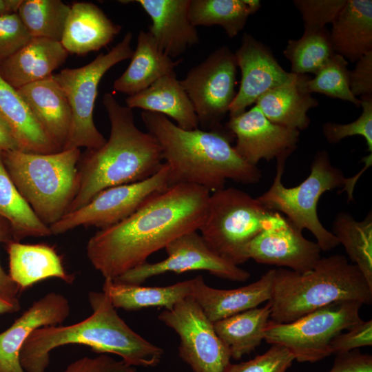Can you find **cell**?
I'll list each match as a JSON object with an SVG mask.
<instances>
[{
	"mask_svg": "<svg viewBox=\"0 0 372 372\" xmlns=\"http://www.w3.org/2000/svg\"><path fill=\"white\" fill-rule=\"evenodd\" d=\"M210 194L193 184L174 185L154 194L130 216L90 238L89 260L112 280L143 264L177 237L199 229Z\"/></svg>",
	"mask_w": 372,
	"mask_h": 372,
	"instance_id": "6da1fadb",
	"label": "cell"
},
{
	"mask_svg": "<svg viewBox=\"0 0 372 372\" xmlns=\"http://www.w3.org/2000/svg\"><path fill=\"white\" fill-rule=\"evenodd\" d=\"M141 116L161 147L169 169V186L193 184L214 192L224 188L227 180L243 184L260 181L261 171L236 153L231 144L234 136L226 127L188 130L158 113L143 111Z\"/></svg>",
	"mask_w": 372,
	"mask_h": 372,
	"instance_id": "7a4b0ae2",
	"label": "cell"
},
{
	"mask_svg": "<svg viewBox=\"0 0 372 372\" xmlns=\"http://www.w3.org/2000/svg\"><path fill=\"white\" fill-rule=\"evenodd\" d=\"M92 313L70 325L35 329L23 343L19 360L25 372H45L50 352L66 344H83L99 353H112L133 366L155 367L164 351L132 330L118 316L103 291H90Z\"/></svg>",
	"mask_w": 372,
	"mask_h": 372,
	"instance_id": "3957f363",
	"label": "cell"
},
{
	"mask_svg": "<svg viewBox=\"0 0 372 372\" xmlns=\"http://www.w3.org/2000/svg\"><path fill=\"white\" fill-rule=\"evenodd\" d=\"M102 101L110 122V137L100 148L81 154L79 189L67 214L83 207L105 189L147 179L163 164L158 141L136 127L132 110L120 104L110 92Z\"/></svg>",
	"mask_w": 372,
	"mask_h": 372,
	"instance_id": "277c9868",
	"label": "cell"
},
{
	"mask_svg": "<svg viewBox=\"0 0 372 372\" xmlns=\"http://www.w3.org/2000/svg\"><path fill=\"white\" fill-rule=\"evenodd\" d=\"M372 302V287L360 269L340 254L320 258L313 268L300 273L275 269L269 302L271 320L289 323L339 301Z\"/></svg>",
	"mask_w": 372,
	"mask_h": 372,
	"instance_id": "5b68a950",
	"label": "cell"
},
{
	"mask_svg": "<svg viewBox=\"0 0 372 372\" xmlns=\"http://www.w3.org/2000/svg\"><path fill=\"white\" fill-rule=\"evenodd\" d=\"M81 154L77 148L52 154L2 152L6 169L19 192L49 227L68 213L76 196Z\"/></svg>",
	"mask_w": 372,
	"mask_h": 372,
	"instance_id": "8992f818",
	"label": "cell"
},
{
	"mask_svg": "<svg viewBox=\"0 0 372 372\" xmlns=\"http://www.w3.org/2000/svg\"><path fill=\"white\" fill-rule=\"evenodd\" d=\"M285 221V216L267 209L256 198L239 189L224 187L210 194L198 230L214 253L239 266L249 260L248 247L258 234Z\"/></svg>",
	"mask_w": 372,
	"mask_h": 372,
	"instance_id": "52a82bcc",
	"label": "cell"
},
{
	"mask_svg": "<svg viewBox=\"0 0 372 372\" xmlns=\"http://www.w3.org/2000/svg\"><path fill=\"white\" fill-rule=\"evenodd\" d=\"M288 157L276 159V172L271 187L256 198L267 209L285 214L299 229L310 231L322 251L331 250L340 244L320 221L317 205L324 193L344 186L346 178L340 169L332 165L327 152L322 150L314 155L307 178L296 187H286L282 177Z\"/></svg>",
	"mask_w": 372,
	"mask_h": 372,
	"instance_id": "ba28073f",
	"label": "cell"
},
{
	"mask_svg": "<svg viewBox=\"0 0 372 372\" xmlns=\"http://www.w3.org/2000/svg\"><path fill=\"white\" fill-rule=\"evenodd\" d=\"M133 34L127 32L122 40L106 54L78 68H65L53 76L64 92L72 111V122L63 150L96 149L106 142L93 120L98 87L104 74L114 65L130 59ZM62 150V151H63Z\"/></svg>",
	"mask_w": 372,
	"mask_h": 372,
	"instance_id": "9c48e42d",
	"label": "cell"
},
{
	"mask_svg": "<svg viewBox=\"0 0 372 372\" xmlns=\"http://www.w3.org/2000/svg\"><path fill=\"white\" fill-rule=\"evenodd\" d=\"M357 301H339L289 323L269 320L265 340L287 349L299 362H316L330 355L331 343L338 334L362 319Z\"/></svg>",
	"mask_w": 372,
	"mask_h": 372,
	"instance_id": "30bf717a",
	"label": "cell"
},
{
	"mask_svg": "<svg viewBox=\"0 0 372 372\" xmlns=\"http://www.w3.org/2000/svg\"><path fill=\"white\" fill-rule=\"evenodd\" d=\"M237 68L234 52L224 45L192 68L180 81L203 130L225 127L222 121L236 94Z\"/></svg>",
	"mask_w": 372,
	"mask_h": 372,
	"instance_id": "8fae6325",
	"label": "cell"
},
{
	"mask_svg": "<svg viewBox=\"0 0 372 372\" xmlns=\"http://www.w3.org/2000/svg\"><path fill=\"white\" fill-rule=\"evenodd\" d=\"M158 319L178 335V355L193 372H223L230 362L227 347L193 296L164 309Z\"/></svg>",
	"mask_w": 372,
	"mask_h": 372,
	"instance_id": "7c38bea8",
	"label": "cell"
},
{
	"mask_svg": "<svg viewBox=\"0 0 372 372\" xmlns=\"http://www.w3.org/2000/svg\"><path fill=\"white\" fill-rule=\"evenodd\" d=\"M169 169L163 163L158 172L146 180L105 189L83 207L66 214L50 226L52 235L80 226L104 229L134 213L147 198L169 187Z\"/></svg>",
	"mask_w": 372,
	"mask_h": 372,
	"instance_id": "4fadbf2b",
	"label": "cell"
},
{
	"mask_svg": "<svg viewBox=\"0 0 372 372\" xmlns=\"http://www.w3.org/2000/svg\"><path fill=\"white\" fill-rule=\"evenodd\" d=\"M167 257L157 262H145L112 280L114 282L142 285L147 279L168 272L206 271L233 282H245L251 276L247 270L234 265L214 253L197 231L185 233L166 245Z\"/></svg>",
	"mask_w": 372,
	"mask_h": 372,
	"instance_id": "5bb4252c",
	"label": "cell"
},
{
	"mask_svg": "<svg viewBox=\"0 0 372 372\" xmlns=\"http://www.w3.org/2000/svg\"><path fill=\"white\" fill-rule=\"evenodd\" d=\"M225 125L236 138V153L254 166L261 160L289 156L298 147L300 132L271 122L256 105L229 117Z\"/></svg>",
	"mask_w": 372,
	"mask_h": 372,
	"instance_id": "9a60e30c",
	"label": "cell"
},
{
	"mask_svg": "<svg viewBox=\"0 0 372 372\" xmlns=\"http://www.w3.org/2000/svg\"><path fill=\"white\" fill-rule=\"evenodd\" d=\"M234 55L241 79L229 107V117L243 113L263 94L286 83L294 75L283 69L269 47L248 33L243 34Z\"/></svg>",
	"mask_w": 372,
	"mask_h": 372,
	"instance_id": "2e32d148",
	"label": "cell"
},
{
	"mask_svg": "<svg viewBox=\"0 0 372 372\" xmlns=\"http://www.w3.org/2000/svg\"><path fill=\"white\" fill-rule=\"evenodd\" d=\"M321 251L316 242L304 237L302 230L286 218L284 224L264 229L251 240L248 256L258 263L303 273L313 268Z\"/></svg>",
	"mask_w": 372,
	"mask_h": 372,
	"instance_id": "e0dca14e",
	"label": "cell"
},
{
	"mask_svg": "<svg viewBox=\"0 0 372 372\" xmlns=\"http://www.w3.org/2000/svg\"><path fill=\"white\" fill-rule=\"evenodd\" d=\"M70 313L68 300L50 292L34 302L12 324L0 333V372H25L20 363L21 349L35 329L61 324Z\"/></svg>",
	"mask_w": 372,
	"mask_h": 372,
	"instance_id": "ac0fdd59",
	"label": "cell"
},
{
	"mask_svg": "<svg viewBox=\"0 0 372 372\" xmlns=\"http://www.w3.org/2000/svg\"><path fill=\"white\" fill-rule=\"evenodd\" d=\"M141 5L151 19L149 32L157 47L172 59L199 43V35L189 18L190 0L130 1Z\"/></svg>",
	"mask_w": 372,
	"mask_h": 372,
	"instance_id": "d6986e66",
	"label": "cell"
},
{
	"mask_svg": "<svg viewBox=\"0 0 372 372\" xmlns=\"http://www.w3.org/2000/svg\"><path fill=\"white\" fill-rule=\"evenodd\" d=\"M274 274L275 269H270L256 282L234 289L211 287L202 276H198L193 278L192 296L208 319L214 322L269 301Z\"/></svg>",
	"mask_w": 372,
	"mask_h": 372,
	"instance_id": "ffe728a7",
	"label": "cell"
},
{
	"mask_svg": "<svg viewBox=\"0 0 372 372\" xmlns=\"http://www.w3.org/2000/svg\"><path fill=\"white\" fill-rule=\"evenodd\" d=\"M68 52L61 42L34 38L0 64V76L19 89L45 79L65 61Z\"/></svg>",
	"mask_w": 372,
	"mask_h": 372,
	"instance_id": "44dd1931",
	"label": "cell"
},
{
	"mask_svg": "<svg viewBox=\"0 0 372 372\" xmlns=\"http://www.w3.org/2000/svg\"><path fill=\"white\" fill-rule=\"evenodd\" d=\"M121 30V26L96 5L75 2L70 6L61 43L68 54L83 55L106 46Z\"/></svg>",
	"mask_w": 372,
	"mask_h": 372,
	"instance_id": "7402d4cb",
	"label": "cell"
},
{
	"mask_svg": "<svg viewBox=\"0 0 372 372\" xmlns=\"http://www.w3.org/2000/svg\"><path fill=\"white\" fill-rule=\"evenodd\" d=\"M307 74H295L286 83L263 94L256 102L271 122L298 131L310 124L308 111L318 105L307 87Z\"/></svg>",
	"mask_w": 372,
	"mask_h": 372,
	"instance_id": "603a6c76",
	"label": "cell"
},
{
	"mask_svg": "<svg viewBox=\"0 0 372 372\" xmlns=\"http://www.w3.org/2000/svg\"><path fill=\"white\" fill-rule=\"evenodd\" d=\"M17 90L46 133L62 151L70 129L72 111L53 74Z\"/></svg>",
	"mask_w": 372,
	"mask_h": 372,
	"instance_id": "cb8c5ba5",
	"label": "cell"
},
{
	"mask_svg": "<svg viewBox=\"0 0 372 372\" xmlns=\"http://www.w3.org/2000/svg\"><path fill=\"white\" fill-rule=\"evenodd\" d=\"M130 109L140 108L170 117L184 130L197 129L199 125L192 103L173 71L145 90L126 99Z\"/></svg>",
	"mask_w": 372,
	"mask_h": 372,
	"instance_id": "d4e9b609",
	"label": "cell"
},
{
	"mask_svg": "<svg viewBox=\"0 0 372 372\" xmlns=\"http://www.w3.org/2000/svg\"><path fill=\"white\" fill-rule=\"evenodd\" d=\"M9 276L21 289L48 278H57L68 284L74 275L66 272L55 249L43 244L28 245L12 240L7 243Z\"/></svg>",
	"mask_w": 372,
	"mask_h": 372,
	"instance_id": "484cf974",
	"label": "cell"
},
{
	"mask_svg": "<svg viewBox=\"0 0 372 372\" xmlns=\"http://www.w3.org/2000/svg\"><path fill=\"white\" fill-rule=\"evenodd\" d=\"M334 51L354 63L372 51V1L347 0L330 32Z\"/></svg>",
	"mask_w": 372,
	"mask_h": 372,
	"instance_id": "4316f807",
	"label": "cell"
},
{
	"mask_svg": "<svg viewBox=\"0 0 372 372\" xmlns=\"http://www.w3.org/2000/svg\"><path fill=\"white\" fill-rule=\"evenodd\" d=\"M125 72L115 80L113 88L129 96L141 92L162 76L174 71L181 62L174 61L157 47L149 32L140 31L136 48Z\"/></svg>",
	"mask_w": 372,
	"mask_h": 372,
	"instance_id": "83f0119b",
	"label": "cell"
},
{
	"mask_svg": "<svg viewBox=\"0 0 372 372\" xmlns=\"http://www.w3.org/2000/svg\"><path fill=\"white\" fill-rule=\"evenodd\" d=\"M0 114L12 127L21 151L34 154L61 151L37 121L17 89L1 76Z\"/></svg>",
	"mask_w": 372,
	"mask_h": 372,
	"instance_id": "f1b7e54d",
	"label": "cell"
},
{
	"mask_svg": "<svg viewBox=\"0 0 372 372\" xmlns=\"http://www.w3.org/2000/svg\"><path fill=\"white\" fill-rule=\"evenodd\" d=\"M193 278L165 287H144L114 282L105 278L103 291L116 309L137 311L149 307L170 310L189 296H192Z\"/></svg>",
	"mask_w": 372,
	"mask_h": 372,
	"instance_id": "f546056e",
	"label": "cell"
},
{
	"mask_svg": "<svg viewBox=\"0 0 372 372\" xmlns=\"http://www.w3.org/2000/svg\"><path fill=\"white\" fill-rule=\"evenodd\" d=\"M269 302L262 307L249 309L213 322L214 330L227 347L231 358L238 360L254 351L265 340L270 320Z\"/></svg>",
	"mask_w": 372,
	"mask_h": 372,
	"instance_id": "4dcf8cb0",
	"label": "cell"
},
{
	"mask_svg": "<svg viewBox=\"0 0 372 372\" xmlns=\"http://www.w3.org/2000/svg\"><path fill=\"white\" fill-rule=\"evenodd\" d=\"M260 7L258 0H190L189 18L195 27L219 25L233 38Z\"/></svg>",
	"mask_w": 372,
	"mask_h": 372,
	"instance_id": "1f68e13d",
	"label": "cell"
},
{
	"mask_svg": "<svg viewBox=\"0 0 372 372\" xmlns=\"http://www.w3.org/2000/svg\"><path fill=\"white\" fill-rule=\"evenodd\" d=\"M0 216L10 223L14 241L52 235L50 227L39 219L19 192L6 169L1 150Z\"/></svg>",
	"mask_w": 372,
	"mask_h": 372,
	"instance_id": "d6a6232c",
	"label": "cell"
},
{
	"mask_svg": "<svg viewBox=\"0 0 372 372\" xmlns=\"http://www.w3.org/2000/svg\"><path fill=\"white\" fill-rule=\"evenodd\" d=\"M333 234L342 244L353 264L355 265L372 287V214L355 220L349 213H338L332 225Z\"/></svg>",
	"mask_w": 372,
	"mask_h": 372,
	"instance_id": "836d02e7",
	"label": "cell"
},
{
	"mask_svg": "<svg viewBox=\"0 0 372 372\" xmlns=\"http://www.w3.org/2000/svg\"><path fill=\"white\" fill-rule=\"evenodd\" d=\"M295 74H316L335 54L326 28L304 30L298 39H289L283 51Z\"/></svg>",
	"mask_w": 372,
	"mask_h": 372,
	"instance_id": "e575fe53",
	"label": "cell"
},
{
	"mask_svg": "<svg viewBox=\"0 0 372 372\" xmlns=\"http://www.w3.org/2000/svg\"><path fill=\"white\" fill-rule=\"evenodd\" d=\"M70 10L61 0H22L17 14L32 37L61 42Z\"/></svg>",
	"mask_w": 372,
	"mask_h": 372,
	"instance_id": "d590c367",
	"label": "cell"
},
{
	"mask_svg": "<svg viewBox=\"0 0 372 372\" xmlns=\"http://www.w3.org/2000/svg\"><path fill=\"white\" fill-rule=\"evenodd\" d=\"M348 64L343 56L334 54L315 74L314 78L308 79L307 87L309 91L349 101L360 107V100L354 96L350 90Z\"/></svg>",
	"mask_w": 372,
	"mask_h": 372,
	"instance_id": "8d00e7d4",
	"label": "cell"
},
{
	"mask_svg": "<svg viewBox=\"0 0 372 372\" xmlns=\"http://www.w3.org/2000/svg\"><path fill=\"white\" fill-rule=\"evenodd\" d=\"M359 99L362 112L356 120L346 124L324 123L322 132L327 141L332 144L347 137L361 136L366 142L368 151L372 153V96H362Z\"/></svg>",
	"mask_w": 372,
	"mask_h": 372,
	"instance_id": "74e56055",
	"label": "cell"
},
{
	"mask_svg": "<svg viewBox=\"0 0 372 372\" xmlns=\"http://www.w3.org/2000/svg\"><path fill=\"white\" fill-rule=\"evenodd\" d=\"M293 355L283 346L271 344L264 353L248 361L229 363L223 372H287Z\"/></svg>",
	"mask_w": 372,
	"mask_h": 372,
	"instance_id": "f35d334b",
	"label": "cell"
},
{
	"mask_svg": "<svg viewBox=\"0 0 372 372\" xmlns=\"http://www.w3.org/2000/svg\"><path fill=\"white\" fill-rule=\"evenodd\" d=\"M347 0H294L300 12L304 30H319L333 23Z\"/></svg>",
	"mask_w": 372,
	"mask_h": 372,
	"instance_id": "ab89813d",
	"label": "cell"
},
{
	"mask_svg": "<svg viewBox=\"0 0 372 372\" xmlns=\"http://www.w3.org/2000/svg\"><path fill=\"white\" fill-rule=\"evenodd\" d=\"M30 36L17 13L0 17V64L26 45Z\"/></svg>",
	"mask_w": 372,
	"mask_h": 372,
	"instance_id": "60d3db41",
	"label": "cell"
},
{
	"mask_svg": "<svg viewBox=\"0 0 372 372\" xmlns=\"http://www.w3.org/2000/svg\"><path fill=\"white\" fill-rule=\"evenodd\" d=\"M372 345V320H362L346 333H340L331 343V354L345 353L355 349Z\"/></svg>",
	"mask_w": 372,
	"mask_h": 372,
	"instance_id": "b9f144b4",
	"label": "cell"
},
{
	"mask_svg": "<svg viewBox=\"0 0 372 372\" xmlns=\"http://www.w3.org/2000/svg\"><path fill=\"white\" fill-rule=\"evenodd\" d=\"M134 366L123 360H117L102 353L94 358H79L65 368L63 372H136Z\"/></svg>",
	"mask_w": 372,
	"mask_h": 372,
	"instance_id": "7bdbcfd3",
	"label": "cell"
},
{
	"mask_svg": "<svg viewBox=\"0 0 372 372\" xmlns=\"http://www.w3.org/2000/svg\"><path fill=\"white\" fill-rule=\"evenodd\" d=\"M349 86L354 96H372V51L356 61L350 71Z\"/></svg>",
	"mask_w": 372,
	"mask_h": 372,
	"instance_id": "ee69618b",
	"label": "cell"
},
{
	"mask_svg": "<svg viewBox=\"0 0 372 372\" xmlns=\"http://www.w3.org/2000/svg\"><path fill=\"white\" fill-rule=\"evenodd\" d=\"M329 372H372V356L359 351L336 355Z\"/></svg>",
	"mask_w": 372,
	"mask_h": 372,
	"instance_id": "f6af8a7d",
	"label": "cell"
},
{
	"mask_svg": "<svg viewBox=\"0 0 372 372\" xmlns=\"http://www.w3.org/2000/svg\"><path fill=\"white\" fill-rule=\"evenodd\" d=\"M13 240L12 228L10 223L0 216V244H6ZM19 288L12 280L0 264V293L8 298H17V294Z\"/></svg>",
	"mask_w": 372,
	"mask_h": 372,
	"instance_id": "bcb514c9",
	"label": "cell"
},
{
	"mask_svg": "<svg viewBox=\"0 0 372 372\" xmlns=\"http://www.w3.org/2000/svg\"><path fill=\"white\" fill-rule=\"evenodd\" d=\"M0 150L15 151L20 149V146L13 130L9 123L0 114Z\"/></svg>",
	"mask_w": 372,
	"mask_h": 372,
	"instance_id": "7dc6e473",
	"label": "cell"
},
{
	"mask_svg": "<svg viewBox=\"0 0 372 372\" xmlns=\"http://www.w3.org/2000/svg\"><path fill=\"white\" fill-rule=\"evenodd\" d=\"M21 309L18 298H8L0 293V315L12 313Z\"/></svg>",
	"mask_w": 372,
	"mask_h": 372,
	"instance_id": "c3c4849f",
	"label": "cell"
},
{
	"mask_svg": "<svg viewBox=\"0 0 372 372\" xmlns=\"http://www.w3.org/2000/svg\"><path fill=\"white\" fill-rule=\"evenodd\" d=\"M22 0H0V17L17 13Z\"/></svg>",
	"mask_w": 372,
	"mask_h": 372,
	"instance_id": "681fc988",
	"label": "cell"
}]
</instances>
